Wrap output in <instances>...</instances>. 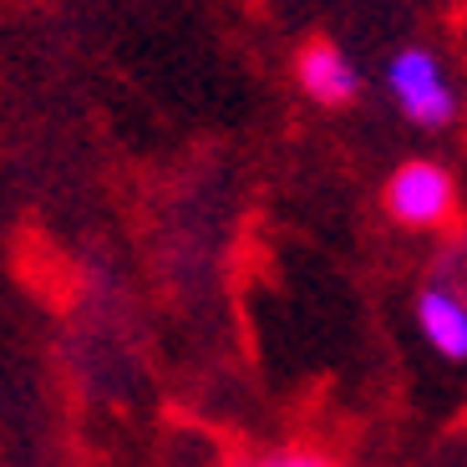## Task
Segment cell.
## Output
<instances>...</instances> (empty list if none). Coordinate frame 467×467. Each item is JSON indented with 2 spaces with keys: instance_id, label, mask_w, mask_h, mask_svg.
Segmentation results:
<instances>
[{
  "instance_id": "obj_1",
  "label": "cell",
  "mask_w": 467,
  "mask_h": 467,
  "mask_svg": "<svg viewBox=\"0 0 467 467\" xmlns=\"http://www.w3.org/2000/svg\"><path fill=\"white\" fill-rule=\"evenodd\" d=\"M386 213L407 229H442L457 213V183L442 163L411 158L386 178Z\"/></svg>"
},
{
  "instance_id": "obj_2",
  "label": "cell",
  "mask_w": 467,
  "mask_h": 467,
  "mask_svg": "<svg viewBox=\"0 0 467 467\" xmlns=\"http://www.w3.org/2000/svg\"><path fill=\"white\" fill-rule=\"evenodd\" d=\"M386 87L397 97V107L417 122V128H447L457 112V97L447 87V71L432 51H401L391 67H386Z\"/></svg>"
},
{
  "instance_id": "obj_3",
  "label": "cell",
  "mask_w": 467,
  "mask_h": 467,
  "mask_svg": "<svg viewBox=\"0 0 467 467\" xmlns=\"http://www.w3.org/2000/svg\"><path fill=\"white\" fill-rule=\"evenodd\" d=\"M295 77H300L305 97L320 107H346L350 97L361 92V82H356V67H350L346 57H340L330 41H310V47L300 51V61H295Z\"/></svg>"
},
{
  "instance_id": "obj_4",
  "label": "cell",
  "mask_w": 467,
  "mask_h": 467,
  "mask_svg": "<svg viewBox=\"0 0 467 467\" xmlns=\"http://www.w3.org/2000/svg\"><path fill=\"white\" fill-rule=\"evenodd\" d=\"M417 326L427 336V346L447 361H467V300H457L447 285L421 290L417 300Z\"/></svg>"
},
{
  "instance_id": "obj_5",
  "label": "cell",
  "mask_w": 467,
  "mask_h": 467,
  "mask_svg": "<svg viewBox=\"0 0 467 467\" xmlns=\"http://www.w3.org/2000/svg\"><path fill=\"white\" fill-rule=\"evenodd\" d=\"M259 467H336L326 452H316V447H280V452H269Z\"/></svg>"
},
{
  "instance_id": "obj_6",
  "label": "cell",
  "mask_w": 467,
  "mask_h": 467,
  "mask_svg": "<svg viewBox=\"0 0 467 467\" xmlns=\"http://www.w3.org/2000/svg\"><path fill=\"white\" fill-rule=\"evenodd\" d=\"M239 467H259V462H239Z\"/></svg>"
}]
</instances>
